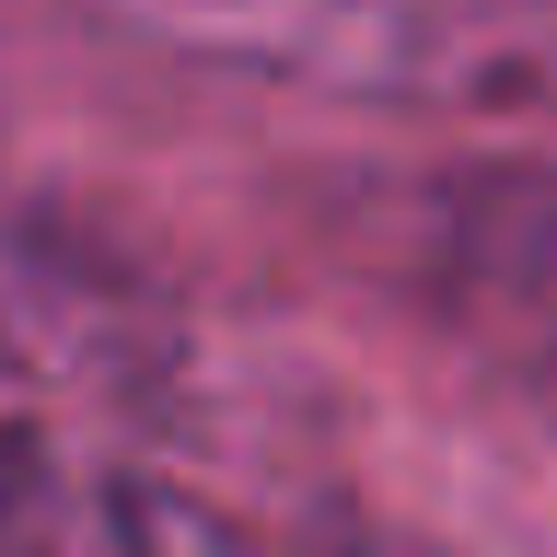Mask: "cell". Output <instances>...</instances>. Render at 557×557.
Instances as JSON below:
<instances>
[{"mask_svg": "<svg viewBox=\"0 0 557 557\" xmlns=\"http://www.w3.org/2000/svg\"><path fill=\"white\" fill-rule=\"evenodd\" d=\"M139 47L407 116H557V0H94Z\"/></svg>", "mask_w": 557, "mask_h": 557, "instance_id": "cell-1", "label": "cell"}, {"mask_svg": "<svg viewBox=\"0 0 557 557\" xmlns=\"http://www.w3.org/2000/svg\"><path fill=\"white\" fill-rule=\"evenodd\" d=\"M0 557H256L233 522L139 465H82L0 430Z\"/></svg>", "mask_w": 557, "mask_h": 557, "instance_id": "cell-2", "label": "cell"}, {"mask_svg": "<svg viewBox=\"0 0 557 557\" xmlns=\"http://www.w3.org/2000/svg\"><path fill=\"white\" fill-rule=\"evenodd\" d=\"M0 360H24L47 383H82V395H116L139 383L163 348H151V313L104 244L35 221V209H0Z\"/></svg>", "mask_w": 557, "mask_h": 557, "instance_id": "cell-3", "label": "cell"}, {"mask_svg": "<svg viewBox=\"0 0 557 557\" xmlns=\"http://www.w3.org/2000/svg\"><path fill=\"white\" fill-rule=\"evenodd\" d=\"M442 278L476 313L557 348V174H476L442 198Z\"/></svg>", "mask_w": 557, "mask_h": 557, "instance_id": "cell-4", "label": "cell"}]
</instances>
